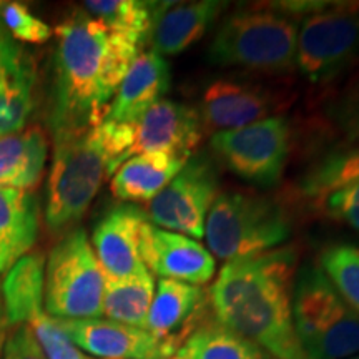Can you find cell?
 <instances>
[{"instance_id": "6da1fadb", "label": "cell", "mask_w": 359, "mask_h": 359, "mask_svg": "<svg viewBox=\"0 0 359 359\" xmlns=\"http://www.w3.org/2000/svg\"><path fill=\"white\" fill-rule=\"evenodd\" d=\"M47 123L53 140L102 122L110 100L140 55L142 42L111 32L87 12H75L55 29Z\"/></svg>"}, {"instance_id": "7a4b0ae2", "label": "cell", "mask_w": 359, "mask_h": 359, "mask_svg": "<svg viewBox=\"0 0 359 359\" xmlns=\"http://www.w3.org/2000/svg\"><path fill=\"white\" fill-rule=\"evenodd\" d=\"M296 250L280 248L228 262L210 290L219 325L253 341L275 359H308L293 326Z\"/></svg>"}, {"instance_id": "3957f363", "label": "cell", "mask_w": 359, "mask_h": 359, "mask_svg": "<svg viewBox=\"0 0 359 359\" xmlns=\"http://www.w3.org/2000/svg\"><path fill=\"white\" fill-rule=\"evenodd\" d=\"M293 326L308 359H344L359 353V314L341 299L321 268L306 264L294 278Z\"/></svg>"}, {"instance_id": "277c9868", "label": "cell", "mask_w": 359, "mask_h": 359, "mask_svg": "<svg viewBox=\"0 0 359 359\" xmlns=\"http://www.w3.org/2000/svg\"><path fill=\"white\" fill-rule=\"evenodd\" d=\"M298 22L273 8H245L226 17L208 47V60L219 67L288 72L296 65Z\"/></svg>"}, {"instance_id": "5b68a950", "label": "cell", "mask_w": 359, "mask_h": 359, "mask_svg": "<svg viewBox=\"0 0 359 359\" xmlns=\"http://www.w3.org/2000/svg\"><path fill=\"white\" fill-rule=\"evenodd\" d=\"M290 233V218L280 205L248 193H218L205 223L208 251L226 263L268 253Z\"/></svg>"}, {"instance_id": "8992f818", "label": "cell", "mask_w": 359, "mask_h": 359, "mask_svg": "<svg viewBox=\"0 0 359 359\" xmlns=\"http://www.w3.org/2000/svg\"><path fill=\"white\" fill-rule=\"evenodd\" d=\"M53 145L45 223L52 233H60L82 219L111 170L92 128L55 138Z\"/></svg>"}, {"instance_id": "52a82bcc", "label": "cell", "mask_w": 359, "mask_h": 359, "mask_svg": "<svg viewBox=\"0 0 359 359\" xmlns=\"http://www.w3.org/2000/svg\"><path fill=\"white\" fill-rule=\"evenodd\" d=\"M105 275L82 228L70 230L47 259L43 308L53 320H92L103 314Z\"/></svg>"}, {"instance_id": "ba28073f", "label": "cell", "mask_w": 359, "mask_h": 359, "mask_svg": "<svg viewBox=\"0 0 359 359\" xmlns=\"http://www.w3.org/2000/svg\"><path fill=\"white\" fill-rule=\"evenodd\" d=\"M290 125L283 116H268L248 127L213 133L212 145L219 161L236 177L258 187L280 182L290 156Z\"/></svg>"}, {"instance_id": "9c48e42d", "label": "cell", "mask_w": 359, "mask_h": 359, "mask_svg": "<svg viewBox=\"0 0 359 359\" xmlns=\"http://www.w3.org/2000/svg\"><path fill=\"white\" fill-rule=\"evenodd\" d=\"M358 58L359 7L325 8L303 20L296 65L309 82H331Z\"/></svg>"}, {"instance_id": "30bf717a", "label": "cell", "mask_w": 359, "mask_h": 359, "mask_svg": "<svg viewBox=\"0 0 359 359\" xmlns=\"http://www.w3.org/2000/svg\"><path fill=\"white\" fill-rule=\"evenodd\" d=\"M217 167L208 156L195 155L177 177L148 203L147 217L155 226L200 240L210 208L218 196Z\"/></svg>"}, {"instance_id": "8fae6325", "label": "cell", "mask_w": 359, "mask_h": 359, "mask_svg": "<svg viewBox=\"0 0 359 359\" xmlns=\"http://www.w3.org/2000/svg\"><path fill=\"white\" fill-rule=\"evenodd\" d=\"M142 262L161 280H175L193 286L206 285L217 269L208 248L190 236L180 235L145 222L140 230Z\"/></svg>"}, {"instance_id": "7c38bea8", "label": "cell", "mask_w": 359, "mask_h": 359, "mask_svg": "<svg viewBox=\"0 0 359 359\" xmlns=\"http://www.w3.org/2000/svg\"><path fill=\"white\" fill-rule=\"evenodd\" d=\"M206 294L200 286L160 280L147 316L145 330L172 358L203 323Z\"/></svg>"}, {"instance_id": "4fadbf2b", "label": "cell", "mask_w": 359, "mask_h": 359, "mask_svg": "<svg viewBox=\"0 0 359 359\" xmlns=\"http://www.w3.org/2000/svg\"><path fill=\"white\" fill-rule=\"evenodd\" d=\"M135 127L133 155L158 151L190 160L201 142L198 111L185 103L160 100L143 114Z\"/></svg>"}, {"instance_id": "5bb4252c", "label": "cell", "mask_w": 359, "mask_h": 359, "mask_svg": "<svg viewBox=\"0 0 359 359\" xmlns=\"http://www.w3.org/2000/svg\"><path fill=\"white\" fill-rule=\"evenodd\" d=\"M80 351L103 359H170L154 336L142 327L111 320H55Z\"/></svg>"}, {"instance_id": "9a60e30c", "label": "cell", "mask_w": 359, "mask_h": 359, "mask_svg": "<svg viewBox=\"0 0 359 359\" xmlns=\"http://www.w3.org/2000/svg\"><path fill=\"white\" fill-rule=\"evenodd\" d=\"M35 83L32 55L0 25V137L24 130L34 111Z\"/></svg>"}, {"instance_id": "2e32d148", "label": "cell", "mask_w": 359, "mask_h": 359, "mask_svg": "<svg viewBox=\"0 0 359 359\" xmlns=\"http://www.w3.org/2000/svg\"><path fill=\"white\" fill-rule=\"evenodd\" d=\"M147 213L135 205L110 210L93 230V251L107 278H128L147 266L142 262L140 230Z\"/></svg>"}, {"instance_id": "e0dca14e", "label": "cell", "mask_w": 359, "mask_h": 359, "mask_svg": "<svg viewBox=\"0 0 359 359\" xmlns=\"http://www.w3.org/2000/svg\"><path fill=\"white\" fill-rule=\"evenodd\" d=\"M271 109V95L258 85L215 80L205 88L198 115L206 128L228 132L262 122Z\"/></svg>"}, {"instance_id": "ac0fdd59", "label": "cell", "mask_w": 359, "mask_h": 359, "mask_svg": "<svg viewBox=\"0 0 359 359\" xmlns=\"http://www.w3.org/2000/svg\"><path fill=\"white\" fill-rule=\"evenodd\" d=\"M226 7V2L218 0L185 4L160 2L150 35L154 50L163 57L178 55L188 50L208 34Z\"/></svg>"}, {"instance_id": "d6986e66", "label": "cell", "mask_w": 359, "mask_h": 359, "mask_svg": "<svg viewBox=\"0 0 359 359\" xmlns=\"http://www.w3.org/2000/svg\"><path fill=\"white\" fill-rule=\"evenodd\" d=\"M170 79V65L163 55L155 50L142 52L116 90L105 118L133 125L151 105L163 100Z\"/></svg>"}, {"instance_id": "ffe728a7", "label": "cell", "mask_w": 359, "mask_h": 359, "mask_svg": "<svg viewBox=\"0 0 359 359\" xmlns=\"http://www.w3.org/2000/svg\"><path fill=\"white\" fill-rule=\"evenodd\" d=\"M40 208L34 193L0 187V275L34 248Z\"/></svg>"}, {"instance_id": "44dd1931", "label": "cell", "mask_w": 359, "mask_h": 359, "mask_svg": "<svg viewBox=\"0 0 359 359\" xmlns=\"http://www.w3.org/2000/svg\"><path fill=\"white\" fill-rule=\"evenodd\" d=\"M187 161L158 151L133 155L111 178V193L122 201L150 203L177 177Z\"/></svg>"}, {"instance_id": "7402d4cb", "label": "cell", "mask_w": 359, "mask_h": 359, "mask_svg": "<svg viewBox=\"0 0 359 359\" xmlns=\"http://www.w3.org/2000/svg\"><path fill=\"white\" fill-rule=\"evenodd\" d=\"M45 259L40 253H27L6 273L2 294L6 326L30 325L43 314Z\"/></svg>"}, {"instance_id": "603a6c76", "label": "cell", "mask_w": 359, "mask_h": 359, "mask_svg": "<svg viewBox=\"0 0 359 359\" xmlns=\"http://www.w3.org/2000/svg\"><path fill=\"white\" fill-rule=\"evenodd\" d=\"M47 161V137L39 127L0 137V187L35 190Z\"/></svg>"}, {"instance_id": "cb8c5ba5", "label": "cell", "mask_w": 359, "mask_h": 359, "mask_svg": "<svg viewBox=\"0 0 359 359\" xmlns=\"http://www.w3.org/2000/svg\"><path fill=\"white\" fill-rule=\"evenodd\" d=\"M154 296L155 281L147 268L128 278L105 276L103 314L107 320L145 330Z\"/></svg>"}, {"instance_id": "d4e9b609", "label": "cell", "mask_w": 359, "mask_h": 359, "mask_svg": "<svg viewBox=\"0 0 359 359\" xmlns=\"http://www.w3.org/2000/svg\"><path fill=\"white\" fill-rule=\"evenodd\" d=\"M177 354L183 359H275L257 343L218 321L201 323Z\"/></svg>"}, {"instance_id": "484cf974", "label": "cell", "mask_w": 359, "mask_h": 359, "mask_svg": "<svg viewBox=\"0 0 359 359\" xmlns=\"http://www.w3.org/2000/svg\"><path fill=\"white\" fill-rule=\"evenodd\" d=\"M85 12L100 20L111 32L128 35L145 43L151 35L156 15V2L138 0H88Z\"/></svg>"}, {"instance_id": "4316f807", "label": "cell", "mask_w": 359, "mask_h": 359, "mask_svg": "<svg viewBox=\"0 0 359 359\" xmlns=\"http://www.w3.org/2000/svg\"><path fill=\"white\" fill-rule=\"evenodd\" d=\"M359 182V147L336 150L323 156L302 180V193L308 198L323 200L333 191Z\"/></svg>"}, {"instance_id": "83f0119b", "label": "cell", "mask_w": 359, "mask_h": 359, "mask_svg": "<svg viewBox=\"0 0 359 359\" xmlns=\"http://www.w3.org/2000/svg\"><path fill=\"white\" fill-rule=\"evenodd\" d=\"M321 269L344 303L359 314V248L334 245L321 253Z\"/></svg>"}, {"instance_id": "f1b7e54d", "label": "cell", "mask_w": 359, "mask_h": 359, "mask_svg": "<svg viewBox=\"0 0 359 359\" xmlns=\"http://www.w3.org/2000/svg\"><path fill=\"white\" fill-rule=\"evenodd\" d=\"M0 25L12 39L25 43H45L53 34L50 25L20 2H0Z\"/></svg>"}, {"instance_id": "f546056e", "label": "cell", "mask_w": 359, "mask_h": 359, "mask_svg": "<svg viewBox=\"0 0 359 359\" xmlns=\"http://www.w3.org/2000/svg\"><path fill=\"white\" fill-rule=\"evenodd\" d=\"M92 130L103 154L109 158L111 175H115L116 170L133 156L135 127L130 123H118L103 118Z\"/></svg>"}, {"instance_id": "4dcf8cb0", "label": "cell", "mask_w": 359, "mask_h": 359, "mask_svg": "<svg viewBox=\"0 0 359 359\" xmlns=\"http://www.w3.org/2000/svg\"><path fill=\"white\" fill-rule=\"evenodd\" d=\"M29 326L32 327L45 359H90L72 343L57 321L45 313L35 318Z\"/></svg>"}, {"instance_id": "1f68e13d", "label": "cell", "mask_w": 359, "mask_h": 359, "mask_svg": "<svg viewBox=\"0 0 359 359\" xmlns=\"http://www.w3.org/2000/svg\"><path fill=\"white\" fill-rule=\"evenodd\" d=\"M323 200L326 215L359 231V182L333 191Z\"/></svg>"}, {"instance_id": "d6a6232c", "label": "cell", "mask_w": 359, "mask_h": 359, "mask_svg": "<svg viewBox=\"0 0 359 359\" xmlns=\"http://www.w3.org/2000/svg\"><path fill=\"white\" fill-rule=\"evenodd\" d=\"M2 359H45V354L29 325L13 326L6 336Z\"/></svg>"}, {"instance_id": "836d02e7", "label": "cell", "mask_w": 359, "mask_h": 359, "mask_svg": "<svg viewBox=\"0 0 359 359\" xmlns=\"http://www.w3.org/2000/svg\"><path fill=\"white\" fill-rule=\"evenodd\" d=\"M6 327H0V359L4 356V343H6Z\"/></svg>"}, {"instance_id": "e575fe53", "label": "cell", "mask_w": 359, "mask_h": 359, "mask_svg": "<svg viewBox=\"0 0 359 359\" xmlns=\"http://www.w3.org/2000/svg\"><path fill=\"white\" fill-rule=\"evenodd\" d=\"M0 327H6V318H4V304H2V294H0Z\"/></svg>"}, {"instance_id": "d590c367", "label": "cell", "mask_w": 359, "mask_h": 359, "mask_svg": "<svg viewBox=\"0 0 359 359\" xmlns=\"http://www.w3.org/2000/svg\"><path fill=\"white\" fill-rule=\"evenodd\" d=\"M356 120H358V130H359V110H358V118Z\"/></svg>"}, {"instance_id": "8d00e7d4", "label": "cell", "mask_w": 359, "mask_h": 359, "mask_svg": "<svg viewBox=\"0 0 359 359\" xmlns=\"http://www.w3.org/2000/svg\"><path fill=\"white\" fill-rule=\"evenodd\" d=\"M170 359H183V358H180V356H177V358H170Z\"/></svg>"}, {"instance_id": "74e56055", "label": "cell", "mask_w": 359, "mask_h": 359, "mask_svg": "<svg viewBox=\"0 0 359 359\" xmlns=\"http://www.w3.org/2000/svg\"><path fill=\"white\" fill-rule=\"evenodd\" d=\"M349 359H359V356H353V358H349Z\"/></svg>"}]
</instances>
